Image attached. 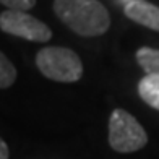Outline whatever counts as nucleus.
<instances>
[{
    "mask_svg": "<svg viewBox=\"0 0 159 159\" xmlns=\"http://www.w3.org/2000/svg\"><path fill=\"white\" fill-rule=\"evenodd\" d=\"M54 11L75 34L96 38L111 28V15L99 0H54Z\"/></svg>",
    "mask_w": 159,
    "mask_h": 159,
    "instance_id": "nucleus-1",
    "label": "nucleus"
},
{
    "mask_svg": "<svg viewBox=\"0 0 159 159\" xmlns=\"http://www.w3.org/2000/svg\"><path fill=\"white\" fill-rule=\"evenodd\" d=\"M36 67L46 78L59 83H75L83 76L81 59L68 47H42L36 54Z\"/></svg>",
    "mask_w": 159,
    "mask_h": 159,
    "instance_id": "nucleus-2",
    "label": "nucleus"
},
{
    "mask_svg": "<svg viewBox=\"0 0 159 159\" xmlns=\"http://www.w3.org/2000/svg\"><path fill=\"white\" fill-rule=\"evenodd\" d=\"M148 133L125 109H114L109 119V144L122 154L135 153L146 146Z\"/></svg>",
    "mask_w": 159,
    "mask_h": 159,
    "instance_id": "nucleus-3",
    "label": "nucleus"
},
{
    "mask_svg": "<svg viewBox=\"0 0 159 159\" xmlns=\"http://www.w3.org/2000/svg\"><path fill=\"white\" fill-rule=\"evenodd\" d=\"M0 30L7 34L31 41V42H47L52 38V30L36 16L26 11L5 10L0 13Z\"/></svg>",
    "mask_w": 159,
    "mask_h": 159,
    "instance_id": "nucleus-4",
    "label": "nucleus"
},
{
    "mask_svg": "<svg viewBox=\"0 0 159 159\" xmlns=\"http://www.w3.org/2000/svg\"><path fill=\"white\" fill-rule=\"evenodd\" d=\"M124 13L128 20L135 21L148 30L159 33V7L149 3L146 0H133L130 3H125Z\"/></svg>",
    "mask_w": 159,
    "mask_h": 159,
    "instance_id": "nucleus-5",
    "label": "nucleus"
},
{
    "mask_svg": "<svg viewBox=\"0 0 159 159\" xmlns=\"http://www.w3.org/2000/svg\"><path fill=\"white\" fill-rule=\"evenodd\" d=\"M138 94L149 107L159 111V75H144L138 83Z\"/></svg>",
    "mask_w": 159,
    "mask_h": 159,
    "instance_id": "nucleus-6",
    "label": "nucleus"
},
{
    "mask_svg": "<svg viewBox=\"0 0 159 159\" xmlns=\"http://www.w3.org/2000/svg\"><path fill=\"white\" fill-rule=\"evenodd\" d=\"M136 62L146 75H159V49L140 47L136 50Z\"/></svg>",
    "mask_w": 159,
    "mask_h": 159,
    "instance_id": "nucleus-7",
    "label": "nucleus"
},
{
    "mask_svg": "<svg viewBox=\"0 0 159 159\" xmlns=\"http://www.w3.org/2000/svg\"><path fill=\"white\" fill-rule=\"evenodd\" d=\"M16 81V68L0 50V89H7Z\"/></svg>",
    "mask_w": 159,
    "mask_h": 159,
    "instance_id": "nucleus-8",
    "label": "nucleus"
},
{
    "mask_svg": "<svg viewBox=\"0 0 159 159\" xmlns=\"http://www.w3.org/2000/svg\"><path fill=\"white\" fill-rule=\"evenodd\" d=\"M38 0H0V3L5 5L8 10L15 11H28L36 5Z\"/></svg>",
    "mask_w": 159,
    "mask_h": 159,
    "instance_id": "nucleus-9",
    "label": "nucleus"
},
{
    "mask_svg": "<svg viewBox=\"0 0 159 159\" xmlns=\"http://www.w3.org/2000/svg\"><path fill=\"white\" fill-rule=\"evenodd\" d=\"M10 151H8V144H7L2 138H0V159H8Z\"/></svg>",
    "mask_w": 159,
    "mask_h": 159,
    "instance_id": "nucleus-10",
    "label": "nucleus"
},
{
    "mask_svg": "<svg viewBox=\"0 0 159 159\" xmlns=\"http://www.w3.org/2000/svg\"><path fill=\"white\" fill-rule=\"evenodd\" d=\"M124 2H125V3H130V2H133V0H124Z\"/></svg>",
    "mask_w": 159,
    "mask_h": 159,
    "instance_id": "nucleus-11",
    "label": "nucleus"
}]
</instances>
